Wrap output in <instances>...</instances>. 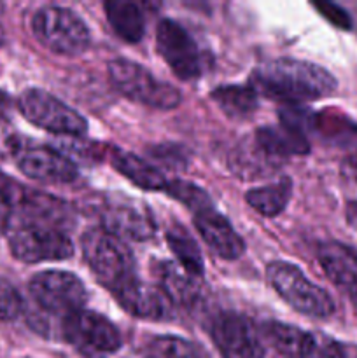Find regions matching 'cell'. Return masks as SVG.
<instances>
[{"label": "cell", "instance_id": "6da1fadb", "mask_svg": "<svg viewBox=\"0 0 357 358\" xmlns=\"http://www.w3.org/2000/svg\"><path fill=\"white\" fill-rule=\"evenodd\" d=\"M251 86L272 100L301 103L335 93L336 79L315 63L279 58L258 66L252 73Z\"/></svg>", "mask_w": 357, "mask_h": 358}, {"label": "cell", "instance_id": "7a4b0ae2", "mask_svg": "<svg viewBox=\"0 0 357 358\" xmlns=\"http://www.w3.org/2000/svg\"><path fill=\"white\" fill-rule=\"evenodd\" d=\"M80 248L84 261L98 282L111 292H115L128 282L139 278L135 257L128 245L104 227L88 229L80 240Z\"/></svg>", "mask_w": 357, "mask_h": 358}, {"label": "cell", "instance_id": "3957f363", "mask_svg": "<svg viewBox=\"0 0 357 358\" xmlns=\"http://www.w3.org/2000/svg\"><path fill=\"white\" fill-rule=\"evenodd\" d=\"M266 276L275 292L298 313L314 318H328L335 313V301L328 290L312 282L296 264L286 261L270 262Z\"/></svg>", "mask_w": 357, "mask_h": 358}, {"label": "cell", "instance_id": "277c9868", "mask_svg": "<svg viewBox=\"0 0 357 358\" xmlns=\"http://www.w3.org/2000/svg\"><path fill=\"white\" fill-rule=\"evenodd\" d=\"M31 31L38 44L56 55L79 56L91 44L88 24L62 6L41 7L31 17Z\"/></svg>", "mask_w": 357, "mask_h": 358}, {"label": "cell", "instance_id": "5b68a950", "mask_svg": "<svg viewBox=\"0 0 357 358\" xmlns=\"http://www.w3.org/2000/svg\"><path fill=\"white\" fill-rule=\"evenodd\" d=\"M112 86L126 98L147 107L170 110L181 103V91L156 79L146 66L130 59H112L107 66Z\"/></svg>", "mask_w": 357, "mask_h": 358}, {"label": "cell", "instance_id": "8992f818", "mask_svg": "<svg viewBox=\"0 0 357 358\" xmlns=\"http://www.w3.org/2000/svg\"><path fill=\"white\" fill-rule=\"evenodd\" d=\"M10 254L21 262L66 261L74 255V243L62 229L48 224L23 220L9 231Z\"/></svg>", "mask_w": 357, "mask_h": 358}, {"label": "cell", "instance_id": "52a82bcc", "mask_svg": "<svg viewBox=\"0 0 357 358\" xmlns=\"http://www.w3.org/2000/svg\"><path fill=\"white\" fill-rule=\"evenodd\" d=\"M0 199L20 213L23 220L48 224L58 229L74 220V212L63 199L20 184L6 173H0Z\"/></svg>", "mask_w": 357, "mask_h": 358}, {"label": "cell", "instance_id": "ba28073f", "mask_svg": "<svg viewBox=\"0 0 357 358\" xmlns=\"http://www.w3.org/2000/svg\"><path fill=\"white\" fill-rule=\"evenodd\" d=\"M18 108L28 122L55 135L80 136L88 131V121L79 112L38 87L24 90L18 98Z\"/></svg>", "mask_w": 357, "mask_h": 358}, {"label": "cell", "instance_id": "9c48e42d", "mask_svg": "<svg viewBox=\"0 0 357 358\" xmlns=\"http://www.w3.org/2000/svg\"><path fill=\"white\" fill-rule=\"evenodd\" d=\"M28 290L41 310L63 318L84 310L88 303V290L79 276L62 269H46L34 275Z\"/></svg>", "mask_w": 357, "mask_h": 358}, {"label": "cell", "instance_id": "30bf717a", "mask_svg": "<svg viewBox=\"0 0 357 358\" xmlns=\"http://www.w3.org/2000/svg\"><path fill=\"white\" fill-rule=\"evenodd\" d=\"M62 334L70 345L91 353H115L122 345L118 327L104 315L86 308L63 318Z\"/></svg>", "mask_w": 357, "mask_h": 358}, {"label": "cell", "instance_id": "8fae6325", "mask_svg": "<svg viewBox=\"0 0 357 358\" xmlns=\"http://www.w3.org/2000/svg\"><path fill=\"white\" fill-rule=\"evenodd\" d=\"M102 227L121 240L144 241L156 233L153 212L140 201L126 196H108L98 212Z\"/></svg>", "mask_w": 357, "mask_h": 358}, {"label": "cell", "instance_id": "7c38bea8", "mask_svg": "<svg viewBox=\"0 0 357 358\" xmlns=\"http://www.w3.org/2000/svg\"><path fill=\"white\" fill-rule=\"evenodd\" d=\"M156 48L172 72L182 80H191L202 73V55L182 24L161 20L156 28Z\"/></svg>", "mask_w": 357, "mask_h": 358}, {"label": "cell", "instance_id": "4fadbf2b", "mask_svg": "<svg viewBox=\"0 0 357 358\" xmlns=\"http://www.w3.org/2000/svg\"><path fill=\"white\" fill-rule=\"evenodd\" d=\"M210 338L223 358H265V345L252 327L251 322L241 315H217L209 327Z\"/></svg>", "mask_w": 357, "mask_h": 358}, {"label": "cell", "instance_id": "5bb4252c", "mask_svg": "<svg viewBox=\"0 0 357 358\" xmlns=\"http://www.w3.org/2000/svg\"><path fill=\"white\" fill-rule=\"evenodd\" d=\"M16 166L24 177L44 184H72L79 177L77 164L62 152L42 145H18Z\"/></svg>", "mask_w": 357, "mask_h": 358}, {"label": "cell", "instance_id": "9a60e30c", "mask_svg": "<svg viewBox=\"0 0 357 358\" xmlns=\"http://www.w3.org/2000/svg\"><path fill=\"white\" fill-rule=\"evenodd\" d=\"M112 296L132 317L144 320H167L174 315V304L163 290L158 285L144 283L140 278L128 282L112 292Z\"/></svg>", "mask_w": 357, "mask_h": 358}, {"label": "cell", "instance_id": "2e32d148", "mask_svg": "<svg viewBox=\"0 0 357 358\" xmlns=\"http://www.w3.org/2000/svg\"><path fill=\"white\" fill-rule=\"evenodd\" d=\"M195 227L203 241L209 245L210 250L219 255L220 259L234 261L244 255L245 241L233 229L230 220L220 215L217 210H214V206L195 213Z\"/></svg>", "mask_w": 357, "mask_h": 358}, {"label": "cell", "instance_id": "e0dca14e", "mask_svg": "<svg viewBox=\"0 0 357 358\" xmlns=\"http://www.w3.org/2000/svg\"><path fill=\"white\" fill-rule=\"evenodd\" d=\"M317 259L328 278L346 296L357 292V248L340 241H324L318 245Z\"/></svg>", "mask_w": 357, "mask_h": 358}, {"label": "cell", "instance_id": "ac0fdd59", "mask_svg": "<svg viewBox=\"0 0 357 358\" xmlns=\"http://www.w3.org/2000/svg\"><path fill=\"white\" fill-rule=\"evenodd\" d=\"M154 275H156L158 287L163 290L172 304L191 310L198 306L200 301L203 299V290L198 282L200 278L189 275L177 262L160 261L154 266Z\"/></svg>", "mask_w": 357, "mask_h": 358}, {"label": "cell", "instance_id": "d6986e66", "mask_svg": "<svg viewBox=\"0 0 357 358\" xmlns=\"http://www.w3.org/2000/svg\"><path fill=\"white\" fill-rule=\"evenodd\" d=\"M254 142L262 152L275 161L287 156H303L310 150V143L303 129L286 122H282V126H265L258 129Z\"/></svg>", "mask_w": 357, "mask_h": 358}, {"label": "cell", "instance_id": "ffe728a7", "mask_svg": "<svg viewBox=\"0 0 357 358\" xmlns=\"http://www.w3.org/2000/svg\"><path fill=\"white\" fill-rule=\"evenodd\" d=\"M111 164L118 173L128 178L132 184L144 191H163L167 189L168 180L158 168L144 161L142 157L128 152V150L112 149Z\"/></svg>", "mask_w": 357, "mask_h": 358}, {"label": "cell", "instance_id": "44dd1931", "mask_svg": "<svg viewBox=\"0 0 357 358\" xmlns=\"http://www.w3.org/2000/svg\"><path fill=\"white\" fill-rule=\"evenodd\" d=\"M261 334L272 348L287 358H307L314 343L312 332L280 322H266L261 327Z\"/></svg>", "mask_w": 357, "mask_h": 358}, {"label": "cell", "instance_id": "7402d4cb", "mask_svg": "<svg viewBox=\"0 0 357 358\" xmlns=\"http://www.w3.org/2000/svg\"><path fill=\"white\" fill-rule=\"evenodd\" d=\"M104 7L108 23L118 37L128 44H136L142 41L146 31V17L136 3L126 0H111Z\"/></svg>", "mask_w": 357, "mask_h": 358}, {"label": "cell", "instance_id": "603a6c76", "mask_svg": "<svg viewBox=\"0 0 357 358\" xmlns=\"http://www.w3.org/2000/svg\"><path fill=\"white\" fill-rule=\"evenodd\" d=\"M214 103L231 119H245L258 108V91L251 86H219L210 93Z\"/></svg>", "mask_w": 357, "mask_h": 358}, {"label": "cell", "instance_id": "cb8c5ba5", "mask_svg": "<svg viewBox=\"0 0 357 358\" xmlns=\"http://www.w3.org/2000/svg\"><path fill=\"white\" fill-rule=\"evenodd\" d=\"M167 243L170 250L174 252L178 266H182L195 278H203L205 264H203L202 252H200V247L195 241V238L189 234L186 227H182L181 224H174L172 227H168Z\"/></svg>", "mask_w": 357, "mask_h": 358}, {"label": "cell", "instance_id": "d4e9b609", "mask_svg": "<svg viewBox=\"0 0 357 358\" xmlns=\"http://www.w3.org/2000/svg\"><path fill=\"white\" fill-rule=\"evenodd\" d=\"M290 192H293V182L289 178H282L270 185L251 189L245 194V201L262 217H276L286 210Z\"/></svg>", "mask_w": 357, "mask_h": 358}, {"label": "cell", "instance_id": "484cf974", "mask_svg": "<svg viewBox=\"0 0 357 358\" xmlns=\"http://www.w3.org/2000/svg\"><path fill=\"white\" fill-rule=\"evenodd\" d=\"M276 166H279V161L272 159L268 154L262 152L255 145L254 138L248 145H244L233 154V163H231L233 171H237L244 178L266 177V175L273 173Z\"/></svg>", "mask_w": 357, "mask_h": 358}, {"label": "cell", "instance_id": "4316f807", "mask_svg": "<svg viewBox=\"0 0 357 358\" xmlns=\"http://www.w3.org/2000/svg\"><path fill=\"white\" fill-rule=\"evenodd\" d=\"M146 358H202L200 352L186 339L177 336H158L147 343Z\"/></svg>", "mask_w": 357, "mask_h": 358}, {"label": "cell", "instance_id": "83f0119b", "mask_svg": "<svg viewBox=\"0 0 357 358\" xmlns=\"http://www.w3.org/2000/svg\"><path fill=\"white\" fill-rule=\"evenodd\" d=\"M164 192H167L170 198L181 201L182 205L195 210V213L200 212V210L212 206V201H210L209 194H206L203 189H200L198 185L191 184V182L168 180V185L167 189H164Z\"/></svg>", "mask_w": 357, "mask_h": 358}, {"label": "cell", "instance_id": "f1b7e54d", "mask_svg": "<svg viewBox=\"0 0 357 358\" xmlns=\"http://www.w3.org/2000/svg\"><path fill=\"white\" fill-rule=\"evenodd\" d=\"M24 311V301L16 287L0 278V320H16Z\"/></svg>", "mask_w": 357, "mask_h": 358}, {"label": "cell", "instance_id": "f546056e", "mask_svg": "<svg viewBox=\"0 0 357 358\" xmlns=\"http://www.w3.org/2000/svg\"><path fill=\"white\" fill-rule=\"evenodd\" d=\"M307 358H345V352L342 346L326 336L314 334L310 353Z\"/></svg>", "mask_w": 357, "mask_h": 358}, {"label": "cell", "instance_id": "4dcf8cb0", "mask_svg": "<svg viewBox=\"0 0 357 358\" xmlns=\"http://www.w3.org/2000/svg\"><path fill=\"white\" fill-rule=\"evenodd\" d=\"M315 7H317V9L321 10L329 21H332L336 27H342L345 28V30H349L350 28V17L346 16L345 10L340 9L338 6H332V3H317Z\"/></svg>", "mask_w": 357, "mask_h": 358}, {"label": "cell", "instance_id": "1f68e13d", "mask_svg": "<svg viewBox=\"0 0 357 358\" xmlns=\"http://www.w3.org/2000/svg\"><path fill=\"white\" fill-rule=\"evenodd\" d=\"M10 107H13V101H10L9 94L4 93V91H0V121L9 117Z\"/></svg>", "mask_w": 357, "mask_h": 358}, {"label": "cell", "instance_id": "d6a6232c", "mask_svg": "<svg viewBox=\"0 0 357 358\" xmlns=\"http://www.w3.org/2000/svg\"><path fill=\"white\" fill-rule=\"evenodd\" d=\"M345 168H346V171H349L350 177L356 178V180H357V152L354 154V156H350L349 159H346Z\"/></svg>", "mask_w": 357, "mask_h": 358}, {"label": "cell", "instance_id": "836d02e7", "mask_svg": "<svg viewBox=\"0 0 357 358\" xmlns=\"http://www.w3.org/2000/svg\"><path fill=\"white\" fill-rule=\"evenodd\" d=\"M349 299H350V303L354 304V308H356V311H357V292L352 294V296H349Z\"/></svg>", "mask_w": 357, "mask_h": 358}, {"label": "cell", "instance_id": "e575fe53", "mask_svg": "<svg viewBox=\"0 0 357 358\" xmlns=\"http://www.w3.org/2000/svg\"><path fill=\"white\" fill-rule=\"evenodd\" d=\"M4 42H6V31H4L2 24H0V45H2Z\"/></svg>", "mask_w": 357, "mask_h": 358}]
</instances>
